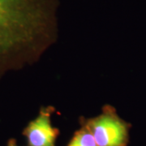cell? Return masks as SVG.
I'll list each match as a JSON object with an SVG mask.
<instances>
[{
    "instance_id": "obj_3",
    "label": "cell",
    "mask_w": 146,
    "mask_h": 146,
    "mask_svg": "<svg viewBox=\"0 0 146 146\" xmlns=\"http://www.w3.org/2000/svg\"><path fill=\"white\" fill-rule=\"evenodd\" d=\"M54 111L52 106L42 107L38 115L25 127L23 135L28 146H55L59 131L52 125L51 118Z\"/></svg>"
},
{
    "instance_id": "obj_1",
    "label": "cell",
    "mask_w": 146,
    "mask_h": 146,
    "mask_svg": "<svg viewBox=\"0 0 146 146\" xmlns=\"http://www.w3.org/2000/svg\"><path fill=\"white\" fill-rule=\"evenodd\" d=\"M58 0H0V80L37 62L58 38Z\"/></svg>"
},
{
    "instance_id": "obj_5",
    "label": "cell",
    "mask_w": 146,
    "mask_h": 146,
    "mask_svg": "<svg viewBox=\"0 0 146 146\" xmlns=\"http://www.w3.org/2000/svg\"><path fill=\"white\" fill-rule=\"evenodd\" d=\"M7 146H20V145H18V144H17V142H16V141L15 140V139L11 138V139H10L9 141H7Z\"/></svg>"
},
{
    "instance_id": "obj_4",
    "label": "cell",
    "mask_w": 146,
    "mask_h": 146,
    "mask_svg": "<svg viewBox=\"0 0 146 146\" xmlns=\"http://www.w3.org/2000/svg\"><path fill=\"white\" fill-rule=\"evenodd\" d=\"M68 146H98L94 136L84 126L76 131Z\"/></svg>"
},
{
    "instance_id": "obj_2",
    "label": "cell",
    "mask_w": 146,
    "mask_h": 146,
    "mask_svg": "<svg viewBox=\"0 0 146 146\" xmlns=\"http://www.w3.org/2000/svg\"><path fill=\"white\" fill-rule=\"evenodd\" d=\"M80 124L91 132L98 146H127L131 124L121 119L115 107L106 105L99 115L84 119Z\"/></svg>"
}]
</instances>
